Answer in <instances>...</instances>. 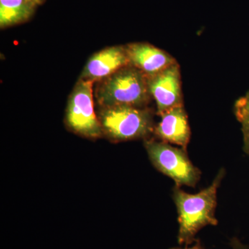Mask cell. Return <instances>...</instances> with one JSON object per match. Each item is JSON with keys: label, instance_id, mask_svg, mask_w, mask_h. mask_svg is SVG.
Returning <instances> with one entry per match:
<instances>
[{"label": "cell", "instance_id": "obj_3", "mask_svg": "<svg viewBox=\"0 0 249 249\" xmlns=\"http://www.w3.org/2000/svg\"><path fill=\"white\" fill-rule=\"evenodd\" d=\"M103 132L116 142L147 139L155 129L153 111L147 107H102L98 116Z\"/></svg>", "mask_w": 249, "mask_h": 249}, {"label": "cell", "instance_id": "obj_2", "mask_svg": "<svg viewBox=\"0 0 249 249\" xmlns=\"http://www.w3.org/2000/svg\"><path fill=\"white\" fill-rule=\"evenodd\" d=\"M96 98L101 108L147 107L151 98L147 77L136 67H124L103 80L96 89Z\"/></svg>", "mask_w": 249, "mask_h": 249}, {"label": "cell", "instance_id": "obj_8", "mask_svg": "<svg viewBox=\"0 0 249 249\" xmlns=\"http://www.w3.org/2000/svg\"><path fill=\"white\" fill-rule=\"evenodd\" d=\"M160 117V123L154 129L156 139L187 150L191 140V131L188 114L183 106L172 108Z\"/></svg>", "mask_w": 249, "mask_h": 249}, {"label": "cell", "instance_id": "obj_4", "mask_svg": "<svg viewBox=\"0 0 249 249\" xmlns=\"http://www.w3.org/2000/svg\"><path fill=\"white\" fill-rule=\"evenodd\" d=\"M144 146L154 167L174 180L178 186L196 187L201 178V170L192 163L182 147L156 139H147Z\"/></svg>", "mask_w": 249, "mask_h": 249}, {"label": "cell", "instance_id": "obj_12", "mask_svg": "<svg viewBox=\"0 0 249 249\" xmlns=\"http://www.w3.org/2000/svg\"><path fill=\"white\" fill-rule=\"evenodd\" d=\"M170 249H205L204 245H202V243H201V240H199V239H196V242H194V243L191 246V247H189V246H188V247H186V246H185V247H173V248H171Z\"/></svg>", "mask_w": 249, "mask_h": 249}, {"label": "cell", "instance_id": "obj_10", "mask_svg": "<svg viewBox=\"0 0 249 249\" xmlns=\"http://www.w3.org/2000/svg\"><path fill=\"white\" fill-rule=\"evenodd\" d=\"M37 6L33 0H0V27H11L29 20Z\"/></svg>", "mask_w": 249, "mask_h": 249}, {"label": "cell", "instance_id": "obj_5", "mask_svg": "<svg viewBox=\"0 0 249 249\" xmlns=\"http://www.w3.org/2000/svg\"><path fill=\"white\" fill-rule=\"evenodd\" d=\"M93 81L80 78L72 91L66 111V123L75 133L89 139L103 134L102 126L94 111Z\"/></svg>", "mask_w": 249, "mask_h": 249}, {"label": "cell", "instance_id": "obj_6", "mask_svg": "<svg viewBox=\"0 0 249 249\" xmlns=\"http://www.w3.org/2000/svg\"><path fill=\"white\" fill-rule=\"evenodd\" d=\"M147 85L150 96L156 103L157 115L160 116L172 108L183 106L181 70L178 62L147 78Z\"/></svg>", "mask_w": 249, "mask_h": 249}, {"label": "cell", "instance_id": "obj_1", "mask_svg": "<svg viewBox=\"0 0 249 249\" xmlns=\"http://www.w3.org/2000/svg\"><path fill=\"white\" fill-rule=\"evenodd\" d=\"M225 174V170L222 168L209 187L196 194L186 193L178 185L174 187L173 198L178 213V245L191 246L196 242V235L201 229L217 225V190Z\"/></svg>", "mask_w": 249, "mask_h": 249}, {"label": "cell", "instance_id": "obj_9", "mask_svg": "<svg viewBox=\"0 0 249 249\" xmlns=\"http://www.w3.org/2000/svg\"><path fill=\"white\" fill-rule=\"evenodd\" d=\"M128 65H130L125 46L108 47L89 59L81 78L93 82L103 80Z\"/></svg>", "mask_w": 249, "mask_h": 249}, {"label": "cell", "instance_id": "obj_7", "mask_svg": "<svg viewBox=\"0 0 249 249\" xmlns=\"http://www.w3.org/2000/svg\"><path fill=\"white\" fill-rule=\"evenodd\" d=\"M125 49L129 65L138 69L147 78L178 62L170 54L149 43H131L126 45Z\"/></svg>", "mask_w": 249, "mask_h": 249}, {"label": "cell", "instance_id": "obj_11", "mask_svg": "<svg viewBox=\"0 0 249 249\" xmlns=\"http://www.w3.org/2000/svg\"><path fill=\"white\" fill-rule=\"evenodd\" d=\"M234 112L242 127L244 152L249 155V90L236 101Z\"/></svg>", "mask_w": 249, "mask_h": 249}, {"label": "cell", "instance_id": "obj_13", "mask_svg": "<svg viewBox=\"0 0 249 249\" xmlns=\"http://www.w3.org/2000/svg\"><path fill=\"white\" fill-rule=\"evenodd\" d=\"M33 1H35V2L37 3V4L40 5L42 4L45 0H33Z\"/></svg>", "mask_w": 249, "mask_h": 249}]
</instances>
